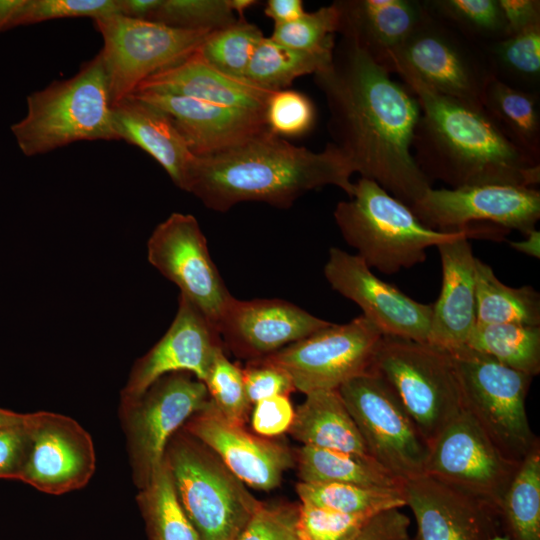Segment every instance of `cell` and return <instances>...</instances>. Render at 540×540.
Listing matches in <instances>:
<instances>
[{
  "label": "cell",
  "mask_w": 540,
  "mask_h": 540,
  "mask_svg": "<svg viewBox=\"0 0 540 540\" xmlns=\"http://www.w3.org/2000/svg\"><path fill=\"white\" fill-rule=\"evenodd\" d=\"M519 465L507 458L462 409L429 447L424 473L499 513Z\"/></svg>",
  "instance_id": "14"
},
{
  "label": "cell",
  "mask_w": 540,
  "mask_h": 540,
  "mask_svg": "<svg viewBox=\"0 0 540 540\" xmlns=\"http://www.w3.org/2000/svg\"><path fill=\"white\" fill-rule=\"evenodd\" d=\"M96 468L90 434L73 418L49 411L30 415V442L18 480L47 494L83 488Z\"/></svg>",
  "instance_id": "17"
},
{
  "label": "cell",
  "mask_w": 540,
  "mask_h": 540,
  "mask_svg": "<svg viewBox=\"0 0 540 540\" xmlns=\"http://www.w3.org/2000/svg\"><path fill=\"white\" fill-rule=\"evenodd\" d=\"M264 38L258 26L245 18L228 27L210 32L197 49V55L214 69L237 79H245L251 58Z\"/></svg>",
  "instance_id": "38"
},
{
  "label": "cell",
  "mask_w": 540,
  "mask_h": 540,
  "mask_svg": "<svg viewBox=\"0 0 540 540\" xmlns=\"http://www.w3.org/2000/svg\"><path fill=\"white\" fill-rule=\"evenodd\" d=\"M382 332L364 315L330 324L262 360L282 369L304 394L337 390L371 371Z\"/></svg>",
  "instance_id": "12"
},
{
  "label": "cell",
  "mask_w": 540,
  "mask_h": 540,
  "mask_svg": "<svg viewBox=\"0 0 540 540\" xmlns=\"http://www.w3.org/2000/svg\"><path fill=\"white\" fill-rule=\"evenodd\" d=\"M338 33L388 70L393 53L426 14L424 0H337Z\"/></svg>",
  "instance_id": "25"
},
{
  "label": "cell",
  "mask_w": 540,
  "mask_h": 540,
  "mask_svg": "<svg viewBox=\"0 0 540 540\" xmlns=\"http://www.w3.org/2000/svg\"><path fill=\"white\" fill-rule=\"evenodd\" d=\"M305 396L288 430L295 440L302 446L369 454L338 390H319Z\"/></svg>",
  "instance_id": "28"
},
{
  "label": "cell",
  "mask_w": 540,
  "mask_h": 540,
  "mask_svg": "<svg viewBox=\"0 0 540 540\" xmlns=\"http://www.w3.org/2000/svg\"><path fill=\"white\" fill-rule=\"evenodd\" d=\"M24 0H0V32L8 30V26L23 5Z\"/></svg>",
  "instance_id": "55"
},
{
  "label": "cell",
  "mask_w": 540,
  "mask_h": 540,
  "mask_svg": "<svg viewBox=\"0 0 540 540\" xmlns=\"http://www.w3.org/2000/svg\"><path fill=\"white\" fill-rule=\"evenodd\" d=\"M427 7L475 42L505 38L507 25L498 0H424Z\"/></svg>",
  "instance_id": "39"
},
{
  "label": "cell",
  "mask_w": 540,
  "mask_h": 540,
  "mask_svg": "<svg viewBox=\"0 0 540 540\" xmlns=\"http://www.w3.org/2000/svg\"><path fill=\"white\" fill-rule=\"evenodd\" d=\"M525 236L526 238L524 240L509 242L510 246L520 253L539 259L540 231L535 229Z\"/></svg>",
  "instance_id": "54"
},
{
  "label": "cell",
  "mask_w": 540,
  "mask_h": 540,
  "mask_svg": "<svg viewBox=\"0 0 540 540\" xmlns=\"http://www.w3.org/2000/svg\"><path fill=\"white\" fill-rule=\"evenodd\" d=\"M338 29L339 12L333 2L313 12H305L292 22L274 25L270 38L293 49L332 51Z\"/></svg>",
  "instance_id": "41"
},
{
  "label": "cell",
  "mask_w": 540,
  "mask_h": 540,
  "mask_svg": "<svg viewBox=\"0 0 540 540\" xmlns=\"http://www.w3.org/2000/svg\"><path fill=\"white\" fill-rule=\"evenodd\" d=\"M119 14L118 0H24L8 29L53 19L91 17L93 20Z\"/></svg>",
  "instance_id": "45"
},
{
  "label": "cell",
  "mask_w": 540,
  "mask_h": 540,
  "mask_svg": "<svg viewBox=\"0 0 540 540\" xmlns=\"http://www.w3.org/2000/svg\"><path fill=\"white\" fill-rule=\"evenodd\" d=\"M324 276L332 289L356 303L384 336L428 341L432 304L420 303L379 279L358 255L330 248Z\"/></svg>",
  "instance_id": "18"
},
{
  "label": "cell",
  "mask_w": 540,
  "mask_h": 540,
  "mask_svg": "<svg viewBox=\"0 0 540 540\" xmlns=\"http://www.w3.org/2000/svg\"><path fill=\"white\" fill-rule=\"evenodd\" d=\"M264 121L268 131L276 136L300 137L315 125L316 109L306 94L288 88L281 89L269 95Z\"/></svg>",
  "instance_id": "43"
},
{
  "label": "cell",
  "mask_w": 540,
  "mask_h": 540,
  "mask_svg": "<svg viewBox=\"0 0 540 540\" xmlns=\"http://www.w3.org/2000/svg\"><path fill=\"white\" fill-rule=\"evenodd\" d=\"M30 415L22 424L0 427V479L18 480L29 448Z\"/></svg>",
  "instance_id": "48"
},
{
  "label": "cell",
  "mask_w": 540,
  "mask_h": 540,
  "mask_svg": "<svg viewBox=\"0 0 540 540\" xmlns=\"http://www.w3.org/2000/svg\"><path fill=\"white\" fill-rule=\"evenodd\" d=\"M120 137L154 158L173 183L185 191L196 156L171 118L161 109L130 95L112 107Z\"/></svg>",
  "instance_id": "27"
},
{
  "label": "cell",
  "mask_w": 540,
  "mask_h": 540,
  "mask_svg": "<svg viewBox=\"0 0 540 540\" xmlns=\"http://www.w3.org/2000/svg\"><path fill=\"white\" fill-rule=\"evenodd\" d=\"M333 50L293 49L264 36L251 58L245 79L271 92L286 89L296 78L314 74L329 64Z\"/></svg>",
  "instance_id": "34"
},
{
  "label": "cell",
  "mask_w": 540,
  "mask_h": 540,
  "mask_svg": "<svg viewBox=\"0 0 540 540\" xmlns=\"http://www.w3.org/2000/svg\"><path fill=\"white\" fill-rule=\"evenodd\" d=\"M210 402L206 385L187 372L164 375L139 396L121 400L119 414L133 482L139 490L163 464L174 433Z\"/></svg>",
  "instance_id": "10"
},
{
  "label": "cell",
  "mask_w": 540,
  "mask_h": 540,
  "mask_svg": "<svg viewBox=\"0 0 540 540\" xmlns=\"http://www.w3.org/2000/svg\"><path fill=\"white\" fill-rule=\"evenodd\" d=\"M409 526L410 519L400 509H390L374 516L353 540H409Z\"/></svg>",
  "instance_id": "50"
},
{
  "label": "cell",
  "mask_w": 540,
  "mask_h": 540,
  "mask_svg": "<svg viewBox=\"0 0 540 540\" xmlns=\"http://www.w3.org/2000/svg\"><path fill=\"white\" fill-rule=\"evenodd\" d=\"M468 235L437 246L442 286L432 304L428 343L454 352L466 346L476 325L475 263Z\"/></svg>",
  "instance_id": "23"
},
{
  "label": "cell",
  "mask_w": 540,
  "mask_h": 540,
  "mask_svg": "<svg viewBox=\"0 0 540 540\" xmlns=\"http://www.w3.org/2000/svg\"><path fill=\"white\" fill-rule=\"evenodd\" d=\"M256 3L257 1L254 0H229L233 12L238 13V18H244V11Z\"/></svg>",
  "instance_id": "57"
},
{
  "label": "cell",
  "mask_w": 540,
  "mask_h": 540,
  "mask_svg": "<svg viewBox=\"0 0 540 540\" xmlns=\"http://www.w3.org/2000/svg\"><path fill=\"white\" fill-rule=\"evenodd\" d=\"M450 354L463 409L507 458L521 463L540 443L525 406L533 377L467 346Z\"/></svg>",
  "instance_id": "8"
},
{
  "label": "cell",
  "mask_w": 540,
  "mask_h": 540,
  "mask_svg": "<svg viewBox=\"0 0 540 540\" xmlns=\"http://www.w3.org/2000/svg\"><path fill=\"white\" fill-rule=\"evenodd\" d=\"M421 114L412 148L421 171L451 188L488 184L535 187L540 163L501 132L482 105L451 98L409 74H398Z\"/></svg>",
  "instance_id": "3"
},
{
  "label": "cell",
  "mask_w": 540,
  "mask_h": 540,
  "mask_svg": "<svg viewBox=\"0 0 540 540\" xmlns=\"http://www.w3.org/2000/svg\"><path fill=\"white\" fill-rule=\"evenodd\" d=\"M476 323L540 326V295L531 286L503 284L492 267L476 258Z\"/></svg>",
  "instance_id": "31"
},
{
  "label": "cell",
  "mask_w": 540,
  "mask_h": 540,
  "mask_svg": "<svg viewBox=\"0 0 540 540\" xmlns=\"http://www.w3.org/2000/svg\"><path fill=\"white\" fill-rule=\"evenodd\" d=\"M498 2L506 21L508 35L540 24L539 0H498Z\"/></svg>",
  "instance_id": "51"
},
{
  "label": "cell",
  "mask_w": 540,
  "mask_h": 540,
  "mask_svg": "<svg viewBox=\"0 0 540 540\" xmlns=\"http://www.w3.org/2000/svg\"><path fill=\"white\" fill-rule=\"evenodd\" d=\"M216 410L229 422L244 426L250 403L246 396L243 372L220 351L204 382Z\"/></svg>",
  "instance_id": "42"
},
{
  "label": "cell",
  "mask_w": 540,
  "mask_h": 540,
  "mask_svg": "<svg viewBox=\"0 0 540 540\" xmlns=\"http://www.w3.org/2000/svg\"><path fill=\"white\" fill-rule=\"evenodd\" d=\"M246 396L250 404L276 395H289L294 385L282 369L262 360L249 361L242 369Z\"/></svg>",
  "instance_id": "47"
},
{
  "label": "cell",
  "mask_w": 540,
  "mask_h": 540,
  "mask_svg": "<svg viewBox=\"0 0 540 540\" xmlns=\"http://www.w3.org/2000/svg\"><path fill=\"white\" fill-rule=\"evenodd\" d=\"M181 428L212 450L243 483L255 489L276 488L284 472L295 462L286 446L229 422L212 402Z\"/></svg>",
  "instance_id": "22"
},
{
  "label": "cell",
  "mask_w": 540,
  "mask_h": 540,
  "mask_svg": "<svg viewBox=\"0 0 540 540\" xmlns=\"http://www.w3.org/2000/svg\"><path fill=\"white\" fill-rule=\"evenodd\" d=\"M224 350L215 325L185 296L164 336L133 365L121 400L142 394L160 377L187 372L205 382L216 355Z\"/></svg>",
  "instance_id": "19"
},
{
  "label": "cell",
  "mask_w": 540,
  "mask_h": 540,
  "mask_svg": "<svg viewBox=\"0 0 540 540\" xmlns=\"http://www.w3.org/2000/svg\"><path fill=\"white\" fill-rule=\"evenodd\" d=\"M337 390L373 458L403 480L425 472L429 447L380 375L370 371Z\"/></svg>",
  "instance_id": "13"
},
{
  "label": "cell",
  "mask_w": 540,
  "mask_h": 540,
  "mask_svg": "<svg viewBox=\"0 0 540 540\" xmlns=\"http://www.w3.org/2000/svg\"><path fill=\"white\" fill-rule=\"evenodd\" d=\"M137 503L148 540H201L177 499L165 461L139 491Z\"/></svg>",
  "instance_id": "36"
},
{
  "label": "cell",
  "mask_w": 540,
  "mask_h": 540,
  "mask_svg": "<svg viewBox=\"0 0 540 540\" xmlns=\"http://www.w3.org/2000/svg\"><path fill=\"white\" fill-rule=\"evenodd\" d=\"M466 346L531 377L540 373V326L476 323Z\"/></svg>",
  "instance_id": "33"
},
{
  "label": "cell",
  "mask_w": 540,
  "mask_h": 540,
  "mask_svg": "<svg viewBox=\"0 0 540 540\" xmlns=\"http://www.w3.org/2000/svg\"><path fill=\"white\" fill-rule=\"evenodd\" d=\"M160 0H118L119 15L148 21Z\"/></svg>",
  "instance_id": "53"
},
{
  "label": "cell",
  "mask_w": 540,
  "mask_h": 540,
  "mask_svg": "<svg viewBox=\"0 0 540 540\" xmlns=\"http://www.w3.org/2000/svg\"><path fill=\"white\" fill-rule=\"evenodd\" d=\"M296 492L301 503L345 513L379 514L405 506L403 491L396 488L300 481Z\"/></svg>",
  "instance_id": "37"
},
{
  "label": "cell",
  "mask_w": 540,
  "mask_h": 540,
  "mask_svg": "<svg viewBox=\"0 0 540 540\" xmlns=\"http://www.w3.org/2000/svg\"><path fill=\"white\" fill-rule=\"evenodd\" d=\"M352 40L340 37L331 61L314 73L328 110V130L354 173L411 207L430 189L412 153L419 102Z\"/></svg>",
  "instance_id": "1"
},
{
  "label": "cell",
  "mask_w": 540,
  "mask_h": 540,
  "mask_svg": "<svg viewBox=\"0 0 540 540\" xmlns=\"http://www.w3.org/2000/svg\"><path fill=\"white\" fill-rule=\"evenodd\" d=\"M27 113L11 126L25 156L45 154L79 141H119L100 53L72 77L27 96Z\"/></svg>",
  "instance_id": "5"
},
{
  "label": "cell",
  "mask_w": 540,
  "mask_h": 540,
  "mask_svg": "<svg viewBox=\"0 0 540 540\" xmlns=\"http://www.w3.org/2000/svg\"><path fill=\"white\" fill-rule=\"evenodd\" d=\"M481 105L511 143L540 163V94L493 78L484 90Z\"/></svg>",
  "instance_id": "30"
},
{
  "label": "cell",
  "mask_w": 540,
  "mask_h": 540,
  "mask_svg": "<svg viewBox=\"0 0 540 540\" xmlns=\"http://www.w3.org/2000/svg\"><path fill=\"white\" fill-rule=\"evenodd\" d=\"M306 11L301 0H268L264 13L274 21V25L292 22Z\"/></svg>",
  "instance_id": "52"
},
{
  "label": "cell",
  "mask_w": 540,
  "mask_h": 540,
  "mask_svg": "<svg viewBox=\"0 0 540 540\" xmlns=\"http://www.w3.org/2000/svg\"><path fill=\"white\" fill-rule=\"evenodd\" d=\"M490 540H509V539L502 534H498L494 536L493 538H491Z\"/></svg>",
  "instance_id": "58"
},
{
  "label": "cell",
  "mask_w": 540,
  "mask_h": 540,
  "mask_svg": "<svg viewBox=\"0 0 540 540\" xmlns=\"http://www.w3.org/2000/svg\"><path fill=\"white\" fill-rule=\"evenodd\" d=\"M410 209L427 227L439 231L474 228L490 222L524 235L536 229L540 218V191L535 187L478 185L428 189Z\"/></svg>",
  "instance_id": "16"
},
{
  "label": "cell",
  "mask_w": 540,
  "mask_h": 540,
  "mask_svg": "<svg viewBox=\"0 0 540 540\" xmlns=\"http://www.w3.org/2000/svg\"><path fill=\"white\" fill-rule=\"evenodd\" d=\"M131 95L164 111L195 156L224 150L267 129L264 116L259 114L180 95L152 91Z\"/></svg>",
  "instance_id": "24"
},
{
  "label": "cell",
  "mask_w": 540,
  "mask_h": 540,
  "mask_svg": "<svg viewBox=\"0 0 540 540\" xmlns=\"http://www.w3.org/2000/svg\"><path fill=\"white\" fill-rule=\"evenodd\" d=\"M353 174L331 142L314 152L266 129L224 150L196 156L185 191L217 212L249 201L287 208L305 193L327 185L351 197Z\"/></svg>",
  "instance_id": "2"
},
{
  "label": "cell",
  "mask_w": 540,
  "mask_h": 540,
  "mask_svg": "<svg viewBox=\"0 0 540 540\" xmlns=\"http://www.w3.org/2000/svg\"><path fill=\"white\" fill-rule=\"evenodd\" d=\"M295 461L301 482L402 489L404 480L369 454L301 446Z\"/></svg>",
  "instance_id": "29"
},
{
  "label": "cell",
  "mask_w": 540,
  "mask_h": 540,
  "mask_svg": "<svg viewBox=\"0 0 540 540\" xmlns=\"http://www.w3.org/2000/svg\"><path fill=\"white\" fill-rule=\"evenodd\" d=\"M294 408L288 395H276L254 404L252 428L262 437L288 432L294 419Z\"/></svg>",
  "instance_id": "49"
},
{
  "label": "cell",
  "mask_w": 540,
  "mask_h": 540,
  "mask_svg": "<svg viewBox=\"0 0 540 540\" xmlns=\"http://www.w3.org/2000/svg\"><path fill=\"white\" fill-rule=\"evenodd\" d=\"M377 514L345 513L311 504H299L301 540H353Z\"/></svg>",
  "instance_id": "44"
},
{
  "label": "cell",
  "mask_w": 540,
  "mask_h": 540,
  "mask_svg": "<svg viewBox=\"0 0 540 540\" xmlns=\"http://www.w3.org/2000/svg\"><path fill=\"white\" fill-rule=\"evenodd\" d=\"M164 461L177 499L201 540H237L263 502L207 446L180 428Z\"/></svg>",
  "instance_id": "6"
},
{
  "label": "cell",
  "mask_w": 540,
  "mask_h": 540,
  "mask_svg": "<svg viewBox=\"0 0 540 540\" xmlns=\"http://www.w3.org/2000/svg\"><path fill=\"white\" fill-rule=\"evenodd\" d=\"M330 324L285 300H238L232 296L216 328L224 346L253 361Z\"/></svg>",
  "instance_id": "20"
},
{
  "label": "cell",
  "mask_w": 540,
  "mask_h": 540,
  "mask_svg": "<svg viewBox=\"0 0 540 540\" xmlns=\"http://www.w3.org/2000/svg\"><path fill=\"white\" fill-rule=\"evenodd\" d=\"M483 46L495 79L540 94V24Z\"/></svg>",
  "instance_id": "35"
},
{
  "label": "cell",
  "mask_w": 540,
  "mask_h": 540,
  "mask_svg": "<svg viewBox=\"0 0 540 540\" xmlns=\"http://www.w3.org/2000/svg\"><path fill=\"white\" fill-rule=\"evenodd\" d=\"M136 91L180 95L262 116L272 93L247 79L221 73L203 61L196 52L184 61L151 75Z\"/></svg>",
  "instance_id": "26"
},
{
  "label": "cell",
  "mask_w": 540,
  "mask_h": 540,
  "mask_svg": "<svg viewBox=\"0 0 540 540\" xmlns=\"http://www.w3.org/2000/svg\"><path fill=\"white\" fill-rule=\"evenodd\" d=\"M349 200L334 210L343 239L369 268L394 274L426 261L432 246L464 235L499 237V228L474 227L459 231H439L425 226L406 204L373 180L360 177Z\"/></svg>",
  "instance_id": "4"
},
{
  "label": "cell",
  "mask_w": 540,
  "mask_h": 540,
  "mask_svg": "<svg viewBox=\"0 0 540 540\" xmlns=\"http://www.w3.org/2000/svg\"><path fill=\"white\" fill-rule=\"evenodd\" d=\"M298 514L299 505L262 503L237 540H300Z\"/></svg>",
  "instance_id": "46"
},
{
  "label": "cell",
  "mask_w": 540,
  "mask_h": 540,
  "mask_svg": "<svg viewBox=\"0 0 540 540\" xmlns=\"http://www.w3.org/2000/svg\"><path fill=\"white\" fill-rule=\"evenodd\" d=\"M499 521L509 540H540V443L521 461L504 496Z\"/></svg>",
  "instance_id": "32"
},
{
  "label": "cell",
  "mask_w": 540,
  "mask_h": 540,
  "mask_svg": "<svg viewBox=\"0 0 540 540\" xmlns=\"http://www.w3.org/2000/svg\"><path fill=\"white\" fill-rule=\"evenodd\" d=\"M103 38V61L111 107L151 75L194 54L211 31L184 30L119 14L94 20Z\"/></svg>",
  "instance_id": "11"
},
{
  "label": "cell",
  "mask_w": 540,
  "mask_h": 540,
  "mask_svg": "<svg viewBox=\"0 0 540 540\" xmlns=\"http://www.w3.org/2000/svg\"><path fill=\"white\" fill-rule=\"evenodd\" d=\"M402 491L417 523L409 540H490L501 534L494 508L428 474L405 479Z\"/></svg>",
  "instance_id": "21"
},
{
  "label": "cell",
  "mask_w": 540,
  "mask_h": 540,
  "mask_svg": "<svg viewBox=\"0 0 540 540\" xmlns=\"http://www.w3.org/2000/svg\"><path fill=\"white\" fill-rule=\"evenodd\" d=\"M148 21L184 30L216 31L238 21L229 0H160Z\"/></svg>",
  "instance_id": "40"
},
{
  "label": "cell",
  "mask_w": 540,
  "mask_h": 540,
  "mask_svg": "<svg viewBox=\"0 0 540 540\" xmlns=\"http://www.w3.org/2000/svg\"><path fill=\"white\" fill-rule=\"evenodd\" d=\"M147 256L216 327L232 295L210 256L197 219L172 213L152 232Z\"/></svg>",
  "instance_id": "15"
},
{
  "label": "cell",
  "mask_w": 540,
  "mask_h": 540,
  "mask_svg": "<svg viewBox=\"0 0 540 540\" xmlns=\"http://www.w3.org/2000/svg\"><path fill=\"white\" fill-rule=\"evenodd\" d=\"M426 9L424 18L391 56L388 71L412 75L437 93L481 105L484 90L494 78L484 46L427 5Z\"/></svg>",
  "instance_id": "9"
},
{
  "label": "cell",
  "mask_w": 540,
  "mask_h": 540,
  "mask_svg": "<svg viewBox=\"0 0 540 540\" xmlns=\"http://www.w3.org/2000/svg\"><path fill=\"white\" fill-rule=\"evenodd\" d=\"M28 417L29 413H18L0 407V427L22 424Z\"/></svg>",
  "instance_id": "56"
},
{
  "label": "cell",
  "mask_w": 540,
  "mask_h": 540,
  "mask_svg": "<svg viewBox=\"0 0 540 540\" xmlns=\"http://www.w3.org/2000/svg\"><path fill=\"white\" fill-rule=\"evenodd\" d=\"M371 371L394 390L428 447L463 409L451 354L428 342L383 336Z\"/></svg>",
  "instance_id": "7"
}]
</instances>
